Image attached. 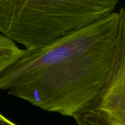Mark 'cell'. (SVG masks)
I'll return each instance as SVG.
<instances>
[{"label": "cell", "instance_id": "cell-4", "mask_svg": "<svg viewBox=\"0 0 125 125\" xmlns=\"http://www.w3.org/2000/svg\"><path fill=\"white\" fill-rule=\"evenodd\" d=\"M115 52L100 92L73 115L76 124L125 125V7L120 9Z\"/></svg>", "mask_w": 125, "mask_h": 125}, {"label": "cell", "instance_id": "cell-5", "mask_svg": "<svg viewBox=\"0 0 125 125\" xmlns=\"http://www.w3.org/2000/svg\"><path fill=\"white\" fill-rule=\"evenodd\" d=\"M24 50L19 48L14 41L3 34H0V74L15 63Z\"/></svg>", "mask_w": 125, "mask_h": 125}, {"label": "cell", "instance_id": "cell-6", "mask_svg": "<svg viewBox=\"0 0 125 125\" xmlns=\"http://www.w3.org/2000/svg\"><path fill=\"white\" fill-rule=\"evenodd\" d=\"M0 125H17L0 114Z\"/></svg>", "mask_w": 125, "mask_h": 125}, {"label": "cell", "instance_id": "cell-2", "mask_svg": "<svg viewBox=\"0 0 125 125\" xmlns=\"http://www.w3.org/2000/svg\"><path fill=\"white\" fill-rule=\"evenodd\" d=\"M119 0H0V32L39 49L114 12Z\"/></svg>", "mask_w": 125, "mask_h": 125}, {"label": "cell", "instance_id": "cell-3", "mask_svg": "<svg viewBox=\"0 0 125 125\" xmlns=\"http://www.w3.org/2000/svg\"><path fill=\"white\" fill-rule=\"evenodd\" d=\"M119 24V12H114L43 47L25 49L20 58L0 74V90L7 91L12 84L31 74L104 46L118 37Z\"/></svg>", "mask_w": 125, "mask_h": 125}, {"label": "cell", "instance_id": "cell-1", "mask_svg": "<svg viewBox=\"0 0 125 125\" xmlns=\"http://www.w3.org/2000/svg\"><path fill=\"white\" fill-rule=\"evenodd\" d=\"M117 39L118 37L89 53L31 74L12 84L7 94L45 111L73 117L103 87Z\"/></svg>", "mask_w": 125, "mask_h": 125}]
</instances>
